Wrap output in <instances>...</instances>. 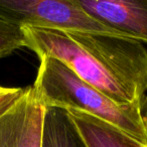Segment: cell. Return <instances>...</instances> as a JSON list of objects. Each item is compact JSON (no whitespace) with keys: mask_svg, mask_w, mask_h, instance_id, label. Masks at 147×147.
<instances>
[{"mask_svg":"<svg viewBox=\"0 0 147 147\" xmlns=\"http://www.w3.org/2000/svg\"><path fill=\"white\" fill-rule=\"evenodd\" d=\"M85 147H147L112 124L77 110H65Z\"/></svg>","mask_w":147,"mask_h":147,"instance_id":"8992f818","label":"cell"},{"mask_svg":"<svg viewBox=\"0 0 147 147\" xmlns=\"http://www.w3.org/2000/svg\"><path fill=\"white\" fill-rule=\"evenodd\" d=\"M25 47L38 59H59L79 78L119 104H144L147 51L141 42L100 33L22 27Z\"/></svg>","mask_w":147,"mask_h":147,"instance_id":"6da1fadb","label":"cell"},{"mask_svg":"<svg viewBox=\"0 0 147 147\" xmlns=\"http://www.w3.org/2000/svg\"><path fill=\"white\" fill-rule=\"evenodd\" d=\"M26 88L0 87V117L3 116L21 97Z\"/></svg>","mask_w":147,"mask_h":147,"instance_id":"9c48e42d","label":"cell"},{"mask_svg":"<svg viewBox=\"0 0 147 147\" xmlns=\"http://www.w3.org/2000/svg\"><path fill=\"white\" fill-rule=\"evenodd\" d=\"M39 61L32 87L43 106L90 114L147 144L144 104H119L79 78L59 59L41 57Z\"/></svg>","mask_w":147,"mask_h":147,"instance_id":"7a4b0ae2","label":"cell"},{"mask_svg":"<svg viewBox=\"0 0 147 147\" xmlns=\"http://www.w3.org/2000/svg\"><path fill=\"white\" fill-rule=\"evenodd\" d=\"M40 147H85L65 110L45 107Z\"/></svg>","mask_w":147,"mask_h":147,"instance_id":"52a82bcc","label":"cell"},{"mask_svg":"<svg viewBox=\"0 0 147 147\" xmlns=\"http://www.w3.org/2000/svg\"><path fill=\"white\" fill-rule=\"evenodd\" d=\"M88 14L123 36L147 42V0H78Z\"/></svg>","mask_w":147,"mask_h":147,"instance_id":"5b68a950","label":"cell"},{"mask_svg":"<svg viewBox=\"0 0 147 147\" xmlns=\"http://www.w3.org/2000/svg\"><path fill=\"white\" fill-rule=\"evenodd\" d=\"M23 47L25 35L22 27L0 17V59L8 57Z\"/></svg>","mask_w":147,"mask_h":147,"instance_id":"ba28073f","label":"cell"},{"mask_svg":"<svg viewBox=\"0 0 147 147\" xmlns=\"http://www.w3.org/2000/svg\"><path fill=\"white\" fill-rule=\"evenodd\" d=\"M143 119H144L145 125H146V128H147V97L145 98L144 106H143Z\"/></svg>","mask_w":147,"mask_h":147,"instance_id":"30bf717a","label":"cell"},{"mask_svg":"<svg viewBox=\"0 0 147 147\" xmlns=\"http://www.w3.org/2000/svg\"><path fill=\"white\" fill-rule=\"evenodd\" d=\"M0 17L21 27L123 36L88 14L78 0H0Z\"/></svg>","mask_w":147,"mask_h":147,"instance_id":"3957f363","label":"cell"},{"mask_svg":"<svg viewBox=\"0 0 147 147\" xmlns=\"http://www.w3.org/2000/svg\"><path fill=\"white\" fill-rule=\"evenodd\" d=\"M45 106L32 86L0 117V147H40Z\"/></svg>","mask_w":147,"mask_h":147,"instance_id":"277c9868","label":"cell"}]
</instances>
